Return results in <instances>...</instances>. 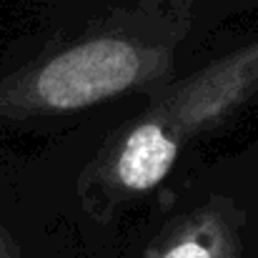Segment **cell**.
Returning <instances> with one entry per match:
<instances>
[{
	"label": "cell",
	"instance_id": "obj_4",
	"mask_svg": "<svg viewBox=\"0 0 258 258\" xmlns=\"http://www.w3.org/2000/svg\"><path fill=\"white\" fill-rule=\"evenodd\" d=\"M0 258H23L20 251H18V246H15V241L5 233L3 226H0Z\"/></svg>",
	"mask_w": 258,
	"mask_h": 258
},
{
	"label": "cell",
	"instance_id": "obj_3",
	"mask_svg": "<svg viewBox=\"0 0 258 258\" xmlns=\"http://www.w3.org/2000/svg\"><path fill=\"white\" fill-rule=\"evenodd\" d=\"M146 258H241V213L231 201L213 198L171 223Z\"/></svg>",
	"mask_w": 258,
	"mask_h": 258
},
{
	"label": "cell",
	"instance_id": "obj_2",
	"mask_svg": "<svg viewBox=\"0 0 258 258\" xmlns=\"http://www.w3.org/2000/svg\"><path fill=\"white\" fill-rule=\"evenodd\" d=\"M168 71L166 48L115 35L93 38L0 81V115L81 110L136 86L156 83Z\"/></svg>",
	"mask_w": 258,
	"mask_h": 258
},
{
	"label": "cell",
	"instance_id": "obj_1",
	"mask_svg": "<svg viewBox=\"0 0 258 258\" xmlns=\"http://www.w3.org/2000/svg\"><path fill=\"white\" fill-rule=\"evenodd\" d=\"M258 95V40L161 88L151 105L115 131L81 178L90 213L153 190L180 148Z\"/></svg>",
	"mask_w": 258,
	"mask_h": 258
}]
</instances>
